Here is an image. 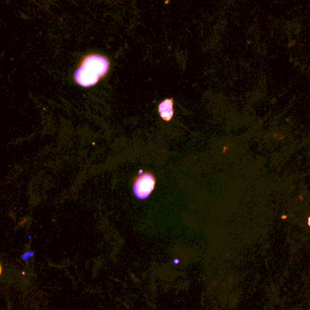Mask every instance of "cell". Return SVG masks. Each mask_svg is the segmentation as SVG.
Segmentation results:
<instances>
[{
    "instance_id": "5",
    "label": "cell",
    "mask_w": 310,
    "mask_h": 310,
    "mask_svg": "<svg viewBox=\"0 0 310 310\" xmlns=\"http://www.w3.org/2000/svg\"><path fill=\"white\" fill-rule=\"evenodd\" d=\"M1 271H2V269H1V265H0V275H1Z\"/></svg>"
},
{
    "instance_id": "4",
    "label": "cell",
    "mask_w": 310,
    "mask_h": 310,
    "mask_svg": "<svg viewBox=\"0 0 310 310\" xmlns=\"http://www.w3.org/2000/svg\"><path fill=\"white\" fill-rule=\"evenodd\" d=\"M308 224H309V226L310 227V218H309V221H308Z\"/></svg>"
},
{
    "instance_id": "1",
    "label": "cell",
    "mask_w": 310,
    "mask_h": 310,
    "mask_svg": "<svg viewBox=\"0 0 310 310\" xmlns=\"http://www.w3.org/2000/svg\"><path fill=\"white\" fill-rule=\"evenodd\" d=\"M110 62L107 58L98 54H91L83 59L80 66L75 72L76 82L83 87L95 85L107 74Z\"/></svg>"
},
{
    "instance_id": "3",
    "label": "cell",
    "mask_w": 310,
    "mask_h": 310,
    "mask_svg": "<svg viewBox=\"0 0 310 310\" xmlns=\"http://www.w3.org/2000/svg\"><path fill=\"white\" fill-rule=\"evenodd\" d=\"M172 99H166L159 105V114L165 121H170L173 116Z\"/></svg>"
},
{
    "instance_id": "2",
    "label": "cell",
    "mask_w": 310,
    "mask_h": 310,
    "mask_svg": "<svg viewBox=\"0 0 310 310\" xmlns=\"http://www.w3.org/2000/svg\"><path fill=\"white\" fill-rule=\"evenodd\" d=\"M154 186L155 178L152 173H143L135 180L133 184V193L138 199L144 200L151 194V192L154 189Z\"/></svg>"
}]
</instances>
